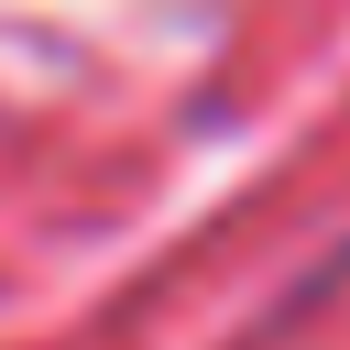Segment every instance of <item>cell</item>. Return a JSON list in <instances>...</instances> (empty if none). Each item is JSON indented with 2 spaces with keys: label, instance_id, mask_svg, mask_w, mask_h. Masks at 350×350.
<instances>
[{
  "label": "cell",
  "instance_id": "obj_1",
  "mask_svg": "<svg viewBox=\"0 0 350 350\" xmlns=\"http://www.w3.org/2000/svg\"><path fill=\"white\" fill-rule=\"evenodd\" d=\"M339 273H350V252H339Z\"/></svg>",
  "mask_w": 350,
  "mask_h": 350
}]
</instances>
